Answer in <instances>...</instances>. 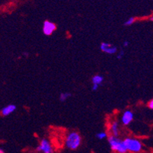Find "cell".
I'll return each mask as SVG.
<instances>
[{
    "label": "cell",
    "instance_id": "cell-17",
    "mask_svg": "<svg viewBox=\"0 0 153 153\" xmlns=\"http://www.w3.org/2000/svg\"><path fill=\"white\" fill-rule=\"evenodd\" d=\"M128 46H129V41H124V42H123V47H128Z\"/></svg>",
    "mask_w": 153,
    "mask_h": 153
},
{
    "label": "cell",
    "instance_id": "cell-12",
    "mask_svg": "<svg viewBox=\"0 0 153 153\" xmlns=\"http://www.w3.org/2000/svg\"><path fill=\"white\" fill-rule=\"evenodd\" d=\"M96 136L99 140H103V139H105L107 137V133L105 132H100V133H97Z\"/></svg>",
    "mask_w": 153,
    "mask_h": 153
},
{
    "label": "cell",
    "instance_id": "cell-3",
    "mask_svg": "<svg viewBox=\"0 0 153 153\" xmlns=\"http://www.w3.org/2000/svg\"><path fill=\"white\" fill-rule=\"evenodd\" d=\"M127 151L132 152H139L142 149V143L136 139L127 138L123 140Z\"/></svg>",
    "mask_w": 153,
    "mask_h": 153
},
{
    "label": "cell",
    "instance_id": "cell-15",
    "mask_svg": "<svg viewBox=\"0 0 153 153\" xmlns=\"http://www.w3.org/2000/svg\"><path fill=\"white\" fill-rule=\"evenodd\" d=\"M149 108H151L152 110H153V99H152L151 101H149Z\"/></svg>",
    "mask_w": 153,
    "mask_h": 153
},
{
    "label": "cell",
    "instance_id": "cell-9",
    "mask_svg": "<svg viewBox=\"0 0 153 153\" xmlns=\"http://www.w3.org/2000/svg\"><path fill=\"white\" fill-rule=\"evenodd\" d=\"M118 126H119V125H118V123L117 121L114 122V123H112V125H111V132H112L113 133V136H117L118 131H119V130H118Z\"/></svg>",
    "mask_w": 153,
    "mask_h": 153
},
{
    "label": "cell",
    "instance_id": "cell-10",
    "mask_svg": "<svg viewBox=\"0 0 153 153\" xmlns=\"http://www.w3.org/2000/svg\"><path fill=\"white\" fill-rule=\"evenodd\" d=\"M104 80V78L99 75H96V76H93L92 78V83L94 85H99Z\"/></svg>",
    "mask_w": 153,
    "mask_h": 153
},
{
    "label": "cell",
    "instance_id": "cell-14",
    "mask_svg": "<svg viewBox=\"0 0 153 153\" xmlns=\"http://www.w3.org/2000/svg\"><path fill=\"white\" fill-rule=\"evenodd\" d=\"M123 54H124L123 53V51H120V53L117 55V59H121V58L123 56Z\"/></svg>",
    "mask_w": 153,
    "mask_h": 153
},
{
    "label": "cell",
    "instance_id": "cell-2",
    "mask_svg": "<svg viewBox=\"0 0 153 153\" xmlns=\"http://www.w3.org/2000/svg\"><path fill=\"white\" fill-rule=\"evenodd\" d=\"M108 142L111 146V148L114 151L118 153H126L127 151L126 146H125L124 141H122L118 139L117 136H111L108 139Z\"/></svg>",
    "mask_w": 153,
    "mask_h": 153
},
{
    "label": "cell",
    "instance_id": "cell-4",
    "mask_svg": "<svg viewBox=\"0 0 153 153\" xmlns=\"http://www.w3.org/2000/svg\"><path fill=\"white\" fill-rule=\"evenodd\" d=\"M37 150L43 153H53V148L51 143L46 139H43L41 140V143L37 148Z\"/></svg>",
    "mask_w": 153,
    "mask_h": 153
},
{
    "label": "cell",
    "instance_id": "cell-16",
    "mask_svg": "<svg viewBox=\"0 0 153 153\" xmlns=\"http://www.w3.org/2000/svg\"><path fill=\"white\" fill-rule=\"evenodd\" d=\"M98 88V85H94L93 84L92 85V90L93 91H97Z\"/></svg>",
    "mask_w": 153,
    "mask_h": 153
},
{
    "label": "cell",
    "instance_id": "cell-6",
    "mask_svg": "<svg viewBox=\"0 0 153 153\" xmlns=\"http://www.w3.org/2000/svg\"><path fill=\"white\" fill-rule=\"evenodd\" d=\"M56 29V25L53 22H50V21H45L43 25V31H44V34L49 36L53 33V31Z\"/></svg>",
    "mask_w": 153,
    "mask_h": 153
},
{
    "label": "cell",
    "instance_id": "cell-5",
    "mask_svg": "<svg viewBox=\"0 0 153 153\" xmlns=\"http://www.w3.org/2000/svg\"><path fill=\"white\" fill-rule=\"evenodd\" d=\"M100 48H101V50L103 52L108 54H114L117 51V48L115 46L109 44V43H101V46H100Z\"/></svg>",
    "mask_w": 153,
    "mask_h": 153
},
{
    "label": "cell",
    "instance_id": "cell-7",
    "mask_svg": "<svg viewBox=\"0 0 153 153\" xmlns=\"http://www.w3.org/2000/svg\"><path fill=\"white\" fill-rule=\"evenodd\" d=\"M133 119V114L130 111H126L122 116V123L124 125H128L131 123Z\"/></svg>",
    "mask_w": 153,
    "mask_h": 153
},
{
    "label": "cell",
    "instance_id": "cell-11",
    "mask_svg": "<svg viewBox=\"0 0 153 153\" xmlns=\"http://www.w3.org/2000/svg\"><path fill=\"white\" fill-rule=\"evenodd\" d=\"M71 97V94L69 92H65V93H62V94H60V95H59V100H60V101H65L66 100H67L68 98H70Z\"/></svg>",
    "mask_w": 153,
    "mask_h": 153
},
{
    "label": "cell",
    "instance_id": "cell-18",
    "mask_svg": "<svg viewBox=\"0 0 153 153\" xmlns=\"http://www.w3.org/2000/svg\"><path fill=\"white\" fill-rule=\"evenodd\" d=\"M0 153H3V151H2V149L0 150Z\"/></svg>",
    "mask_w": 153,
    "mask_h": 153
},
{
    "label": "cell",
    "instance_id": "cell-1",
    "mask_svg": "<svg viewBox=\"0 0 153 153\" xmlns=\"http://www.w3.org/2000/svg\"><path fill=\"white\" fill-rule=\"evenodd\" d=\"M81 136L76 132H71L66 139V146L68 149L72 150L77 149L81 144Z\"/></svg>",
    "mask_w": 153,
    "mask_h": 153
},
{
    "label": "cell",
    "instance_id": "cell-13",
    "mask_svg": "<svg viewBox=\"0 0 153 153\" xmlns=\"http://www.w3.org/2000/svg\"><path fill=\"white\" fill-rule=\"evenodd\" d=\"M134 22H135V19H134V18L131 17V18H130V19H128V20L126 21V22H125L124 25H126V26L131 25H133V24L134 23Z\"/></svg>",
    "mask_w": 153,
    "mask_h": 153
},
{
    "label": "cell",
    "instance_id": "cell-8",
    "mask_svg": "<svg viewBox=\"0 0 153 153\" xmlns=\"http://www.w3.org/2000/svg\"><path fill=\"white\" fill-rule=\"evenodd\" d=\"M15 109H16V106H15V104H9L8 106L2 108V114L3 116H8L10 114H12V112H14L15 111Z\"/></svg>",
    "mask_w": 153,
    "mask_h": 153
},
{
    "label": "cell",
    "instance_id": "cell-19",
    "mask_svg": "<svg viewBox=\"0 0 153 153\" xmlns=\"http://www.w3.org/2000/svg\"><path fill=\"white\" fill-rule=\"evenodd\" d=\"M152 19V20L153 21V17H152V19Z\"/></svg>",
    "mask_w": 153,
    "mask_h": 153
}]
</instances>
